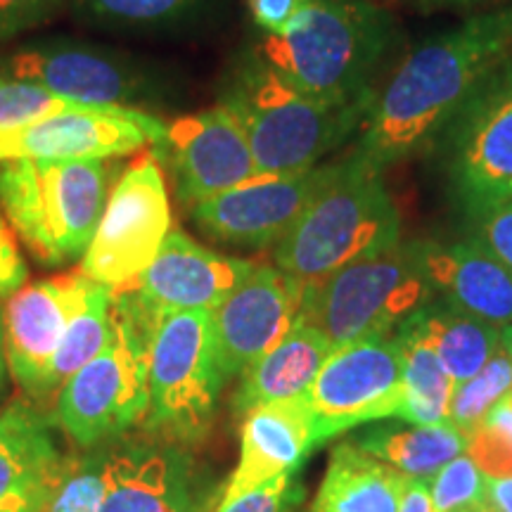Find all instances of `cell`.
<instances>
[{
	"mask_svg": "<svg viewBox=\"0 0 512 512\" xmlns=\"http://www.w3.org/2000/svg\"><path fill=\"white\" fill-rule=\"evenodd\" d=\"M512 57V3L463 19L413 48L373 95L354 152L377 169L430 150L465 102Z\"/></svg>",
	"mask_w": 512,
	"mask_h": 512,
	"instance_id": "obj_1",
	"label": "cell"
},
{
	"mask_svg": "<svg viewBox=\"0 0 512 512\" xmlns=\"http://www.w3.org/2000/svg\"><path fill=\"white\" fill-rule=\"evenodd\" d=\"M401 242V214L382 171L351 152L330 164L304 214L273 249L275 266L306 290Z\"/></svg>",
	"mask_w": 512,
	"mask_h": 512,
	"instance_id": "obj_2",
	"label": "cell"
},
{
	"mask_svg": "<svg viewBox=\"0 0 512 512\" xmlns=\"http://www.w3.org/2000/svg\"><path fill=\"white\" fill-rule=\"evenodd\" d=\"M396 38L392 15L370 0H311L254 55L313 98L349 105L373 98V79Z\"/></svg>",
	"mask_w": 512,
	"mask_h": 512,
	"instance_id": "obj_3",
	"label": "cell"
},
{
	"mask_svg": "<svg viewBox=\"0 0 512 512\" xmlns=\"http://www.w3.org/2000/svg\"><path fill=\"white\" fill-rule=\"evenodd\" d=\"M221 102L245 128L256 171L285 176L318 166L358 131L373 98L349 105L318 100L252 53L228 76Z\"/></svg>",
	"mask_w": 512,
	"mask_h": 512,
	"instance_id": "obj_4",
	"label": "cell"
},
{
	"mask_svg": "<svg viewBox=\"0 0 512 512\" xmlns=\"http://www.w3.org/2000/svg\"><path fill=\"white\" fill-rule=\"evenodd\" d=\"M114 176L107 159H5L0 207L43 266H64L86 254Z\"/></svg>",
	"mask_w": 512,
	"mask_h": 512,
	"instance_id": "obj_5",
	"label": "cell"
},
{
	"mask_svg": "<svg viewBox=\"0 0 512 512\" xmlns=\"http://www.w3.org/2000/svg\"><path fill=\"white\" fill-rule=\"evenodd\" d=\"M157 316L140 299L136 283L112 290L110 339L57 399V422L76 444L93 446L119 437L147 413V366Z\"/></svg>",
	"mask_w": 512,
	"mask_h": 512,
	"instance_id": "obj_6",
	"label": "cell"
},
{
	"mask_svg": "<svg viewBox=\"0 0 512 512\" xmlns=\"http://www.w3.org/2000/svg\"><path fill=\"white\" fill-rule=\"evenodd\" d=\"M223 382L211 311H176L157 320L147 366V430L174 444L200 441Z\"/></svg>",
	"mask_w": 512,
	"mask_h": 512,
	"instance_id": "obj_7",
	"label": "cell"
},
{
	"mask_svg": "<svg viewBox=\"0 0 512 512\" xmlns=\"http://www.w3.org/2000/svg\"><path fill=\"white\" fill-rule=\"evenodd\" d=\"M434 299L430 280L415 261L411 242L358 259L306 290L302 318L316 325L332 347L389 337Z\"/></svg>",
	"mask_w": 512,
	"mask_h": 512,
	"instance_id": "obj_8",
	"label": "cell"
},
{
	"mask_svg": "<svg viewBox=\"0 0 512 512\" xmlns=\"http://www.w3.org/2000/svg\"><path fill=\"white\" fill-rule=\"evenodd\" d=\"M441 150L453 197L470 219L512 202V57L448 124Z\"/></svg>",
	"mask_w": 512,
	"mask_h": 512,
	"instance_id": "obj_9",
	"label": "cell"
},
{
	"mask_svg": "<svg viewBox=\"0 0 512 512\" xmlns=\"http://www.w3.org/2000/svg\"><path fill=\"white\" fill-rule=\"evenodd\" d=\"M169 228L171 207L162 164L152 150L143 152L110 190L79 271L110 290L138 283L171 233Z\"/></svg>",
	"mask_w": 512,
	"mask_h": 512,
	"instance_id": "obj_10",
	"label": "cell"
},
{
	"mask_svg": "<svg viewBox=\"0 0 512 512\" xmlns=\"http://www.w3.org/2000/svg\"><path fill=\"white\" fill-rule=\"evenodd\" d=\"M318 446L375 420L399 418L403 406V349L396 335L361 339L332 349L304 394Z\"/></svg>",
	"mask_w": 512,
	"mask_h": 512,
	"instance_id": "obj_11",
	"label": "cell"
},
{
	"mask_svg": "<svg viewBox=\"0 0 512 512\" xmlns=\"http://www.w3.org/2000/svg\"><path fill=\"white\" fill-rule=\"evenodd\" d=\"M152 152L171 169L178 200L188 207L259 174L245 128L223 102L166 124Z\"/></svg>",
	"mask_w": 512,
	"mask_h": 512,
	"instance_id": "obj_12",
	"label": "cell"
},
{
	"mask_svg": "<svg viewBox=\"0 0 512 512\" xmlns=\"http://www.w3.org/2000/svg\"><path fill=\"white\" fill-rule=\"evenodd\" d=\"M166 124L138 107L93 105L17 131H0L5 159H114L162 145Z\"/></svg>",
	"mask_w": 512,
	"mask_h": 512,
	"instance_id": "obj_13",
	"label": "cell"
},
{
	"mask_svg": "<svg viewBox=\"0 0 512 512\" xmlns=\"http://www.w3.org/2000/svg\"><path fill=\"white\" fill-rule=\"evenodd\" d=\"M330 164L285 176L256 174L249 181L190 207L192 221L223 245L264 249L278 245L320 190Z\"/></svg>",
	"mask_w": 512,
	"mask_h": 512,
	"instance_id": "obj_14",
	"label": "cell"
},
{
	"mask_svg": "<svg viewBox=\"0 0 512 512\" xmlns=\"http://www.w3.org/2000/svg\"><path fill=\"white\" fill-rule=\"evenodd\" d=\"M304 297L306 287L278 266H254L219 309L211 311L223 377L245 373L278 347L302 320Z\"/></svg>",
	"mask_w": 512,
	"mask_h": 512,
	"instance_id": "obj_15",
	"label": "cell"
},
{
	"mask_svg": "<svg viewBox=\"0 0 512 512\" xmlns=\"http://www.w3.org/2000/svg\"><path fill=\"white\" fill-rule=\"evenodd\" d=\"M15 81H29L86 105L133 107L152 95V76L110 50L79 43H31L8 60Z\"/></svg>",
	"mask_w": 512,
	"mask_h": 512,
	"instance_id": "obj_16",
	"label": "cell"
},
{
	"mask_svg": "<svg viewBox=\"0 0 512 512\" xmlns=\"http://www.w3.org/2000/svg\"><path fill=\"white\" fill-rule=\"evenodd\" d=\"M95 280L81 271L36 280L12 294L3 311L5 358L31 396H41L48 366Z\"/></svg>",
	"mask_w": 512,
	"mask_h": 512,
	"instance_id": "obj_17",
	"label": "cell"
},
{
	"mask_svg": "<svg viewBox=\"0 0 512 512\" xmlns=\"http://www.w3.org/2000/svg\"><path fill=\"white\" fill-rule=\"evenodd\" d=\"M202 477L181 444L128 441L105 458L100 512H204Z\"/></svg>",
	"mask_w": 512,
	"mask_h": 512,
	"instance_id": "obj_18",
	"label": "cell"
},
{
	"mask_svg": "<svg viewBox=\"0 0 512 512\" xmlns=\"http://www.w3.org/2000/svg\"><path fill=\"white\" fill-rule=\"evenodd\" d=\"M254 266V261L219 254L171 230L136 290L157 318L176 311H216Z\"/></svg>",
	"mask_w": 512,
	"mask_h": 512,
	"instance_id": "obj_19",
	"label": "cell"
},
{
	"mask_svg": "<svg viewBox=\"0 0 512 512\" xmlns=\"http://www.w3.org/2000/svg\"><path fill=\"white\" fill-rule=\"evenodd\" d=\"M313 448H318L316 425L304 396L252 408L242 420L240 460L221 505L273 479L294 475Z\"/></svg>",
	"mask_w": 512,
	"mask_h": 512,
	"instance_id": "obj_20",
	"label": "cell"
},
{
	"mask_svg": "<svg viewBox=\"0 0 512 512\" xmlns=\"http://www.w3.org/2000/svg\"><path fill=\"white\" fill-rule=\"evenodd\" d=\"M413 256L432 292L486 323L512 325V271L477 240L411 242Z\"/></svg>",
	"mask_w": 512,
	"mask_h": 512,
	"instance_id": "obj_21",
	"label": "cell"
},
{
	"mask_svg": "<svg viewBox=\"0 0 512 512\" xmlns=\"http://www.w3.org/2000/svg\"><path fill=\"white\" fill-rule=\"evenodd\" d=\"M64 460L48 422L15 401L0 413V512H46Z\"/></svg>",
	"mask_w": 512,
	"mask_h": 512,
	"instance_id": "obj_22",
	"label": "cell"
},
{
	"mask_svg": "<svg viewBox=\"0 0 512 512\" xmlns=\"http://www.w3.org/2000/svg\"><path fill=\"white\" fill-rule=\"evenodd\" d=\"M332 349L330 339L302 318L278 347L242 373L233 399L235 411L245 415L264 403L304 396Z\"/></svg>",
	"mask_w": 512,
	"mask_h": 512,
	"instance_id": "obj_23",
	"label": "cell"
},
{
	"mask_svg": "<svg viewBox=\"0 0 512 512\" xmlns=\"http://www.w3.org/2000/svg\"><path fill=\"white\" fill-rule=\"evenodd\" d=\"M396 332L425 344L456 384L475 377L501 349V328L446 304L444 299H430L403 320Z\"/></svg>",
	"mask_w": 512,
	"mask_h": 512,
	"instance_id": "obj_24",
	"label": "cell"
},
{
	"mask_svg": "<svg viewBox=\"0 0 512 512\" xmlns=\"http://www.w3.org/2000/svg\"><path fill=\"white\" fill-rule=\"evenodd\" d=\"M406 479L356 441H344L332 448L311 512H399Z\"/></svg>",
	"mask_w": 512,
	"mask_h": 512,
	"instance_id": "obj_25",
	"label": "cell"
},
{
	"mask_svg": "<svg viewBox=\"0 0 512 512\" xmlns=\"http://www.w3.org/2000/svg\"><path fill=\"white\" fill-rule=\"evenodd\" d=\"M356 444L413 479H432L441 467L467 451L465 432L453 422L375 427L358 437Z\"/></svg>",
	"mask_w": 512,
	"mask_h": 512,
	"instance_id": "obj_26",
	"label": "cell"
},
{
	"mask_svg": "<svg viewBox=\"0 0 512 512\" xmlns=\"http://www.w3.org/2000/svg\"><path fill=\"white\" fill-rule=\"evenodd\" d=\"M110 316H112V290L110 287L95 283L88 292L86 302L69 323L64 332L60 347H57L53 361H50L46 380H43L41 396H50L60 392L69 377L79 373L91 358L102 351L110 339Z\"/></svg>",
	"mask_w": 512,
	"mask_h": 512,
	"instance_id": "obj_27",
	"label": "cell"
},
{
	"mask_svg": "<svg viewBox=\"0 0 512 512\" xmlns=\"http://www.w3.org/2000/svg\"><path fill=\"white\" fill-rule=\"evenodd\" d=\"M394 335L399 337L403 349V406L399 420L408 425L448 422V406L456 380L425 344L399 332Z\"/></svg>",
	"mask_w": 512,
	"mask_h": 512,
	"instance_id": "obj_28",
	"label": "cell"
},
{
	"mask_svg": "<svg viewBox=\"0 0 512 512\" xmlns=\"http://www.w3.org/2000/svg\"><path fill=\"white\" fill-rule=\"evenodd\" d=\"M512 387V358L501 347L475 377L456 384L448 406V422L460 432H472L505 399Z\"/></svg>",
	"mask_w": 512,
	"mask_h": 512,
	"instance_id": "obj_29",
	"label": "cell"
},
{
	"mask_svg": "<svg viewBox=\"0 0 512 512\" xmlns=\"http://www.w3.org/2000/svg\"><path fill=\"white\" fill-rule=\"evenodd\" d=\"M86 102L69 100L29 81L5 79L0 83V131H17L64 112L86 110Z\"/></svg>",
	"mask_w": 512,
	"mask_h": 512,
	"instance_id": "obj_30",
	"label": "cell"
},
{
	"mask_svg": "<svg viewBox=\"0 0 512 512\" xmlns=\"http://www.w3.org/2000/svg\"><path fill=\"white\" fill-rule=\"evenodd\" d=\"M93 22L110 27H157L181 19L197 0H76Z\"/></svg>",
	"mask_w": 512,
	"mask_h": 512,
	"instance_id": "obj_31",
	"label": "cell"
},
{
	"mask_svg": "<svg viewBox=\"0 0 512 512\" xmlns=\"http://www.w3.org/2000/svg\"><path fill=\"white\" fill-rule=\"evenodd\" d=\"M105 458L107 453L64 460L60 482L46 512H100L105 494Z\"/></svg>",
	"mask_w": 512,
	"mask_h": 512,
	"instance_id": "obj_32",
	"label": "cell"
},
{
	"mask_svg": "<svg viewBox=\"0 0 512 512\" xmlns=\"http://www.w3.org/2000/svg\"><path fill=\"white\" fill-rule=\"evenodd\" d=\"M467 456L486 477H512V411L505 401L467 432Z\"/></svg>",
	"mask_w": 512,
	"mask_h": 512,
	"instance_id": "obj_33",
	"label": "cell"
},
{
	"mask_svg": "<svg viewBox=\"0 0 512 512\" xmlns=\"http://www.w3.org/2000/svg\"><path fill=\"white\" fill-rule=\"evenodd\" d=\"M486 475L470 456H458L441 467L430 482L434 512H458L484 501Z\"/></svg>",
	"mask_w": 512,
	"mask_h": 512,
	"instance_id": "obj_34",
	"label": "cell"
},
{
	"mask_svg": "<svg viewBox=\"0 0 512 512\" xmlns=\"http://www.w3.org/2000/svg\"><path fill=\"white\" fill-rule=\"evenodd\" d=\"M475 240L512 271V202L494 207L472 219Z\"/></svg>",
	"mask_w": 512,
	"mask_h": 512,
	"instance_id": "obj_35",
	"label": "cell"
},
{
	"mask_svg": "<svg viewBox=\"0 0 512 512\" xmlns=\"http://www.w3.org/2000/svg\"><path fill=\"white\" fill-rule=\"evenodd\" d=\"M294 475L278 477L273 482L256 486L235 501L219 505L216 512H290L297 501V486L292 482Z\"/></svg>",
	"mask_w": 512,
	"mask_h": 512,
	"instance_id": "obj_36",
	"label": "cell"
},
{
	"mask_svg": "<svg viewBox=\"0 0 512 512\" xmlns=\"http://www.w3.org/2000/svg\"><path fill=\"white\" fill-rule=\"evenodd\" d=\"M60 5L62 0H0V41L38 27Z\"/></svg>",
	"mask_w": 512,
	"mask_h": 512,
	"instance_id": "obj_37",
	"label": "cell"
},
{
	"mask_svg": "<svg viewBox=\"0 0 512 512\" xmlns=\"http://www.w3.org/2000/svg\"><path fill=\"white\" fill-rule=\"evenodd\" d=\"M27 275L15 228L0 214V299H10L19 287L27 285Z\"/></svg>",
	"mask_w": 512,
	"mask_h": 512,
	"instance_id": "obj_38",
	"label": "cell"
},
{
	"mask_svg": "<svg viewBox=\"0 0 512 512\" xmlns=\"http://www.w3.org/2000/svg\"><path fill=\"white\" fill-rule=\"evenodd\" d=\"M311 0H247L249 15L266 36H278L294 24Z\"/></svg>",
	"mask_w": 512,
	"mask_h": 512,
	"instance_id": "obj_39",
	"label": "cell"
},
{
	"mask_svg": "<svg viewBox=\"0 0 512 512\" xmlns=\"http://www.w3.org/2000/svg\"><path fill=\"white\" fill-rule=\"evenodd\" d=\"M399 512H434L430 479H406V489H403Z\"/></svg>",
	"mask_w": 512,
	"mask_h": 512,
	"instance_id": "obj_40",
	"label": "cell"
},
{
	"mask_svg": "<svg viewBox=\"0 0 512 512\" xmlns=\"http://www.w3.org/2000/svg\"><path fill=\"white\" fill-rule=\"evenodd\" d=\"M484 501L494 512H512V477H486Z\"/></svg>",
	"mask_w": 512,
	"mask_h": 512,
	"instance_id": "obj_41",
	"label": "cell"
},
{
	"mask_svg": "<svg viewBox=\"0 0 512 512\" xmlns=\"http://www.w3.org/2000/svg\"><path fill=\"white\" fill-rule=\"evenodd\" d=\"M420 10H470L494 3V0H411Z\"/></svg>",
	"mask_w": 512,
	"mask_h": 512,
	"instance_id": "obj_42",
	"label": "cell"
},
{
	"mask_svg": "<svg viewBox=\"0 0 512 512\" xmlns=\"http://www.w3.org/2000/svg\"><path fill=\"white\" fill-rule=\"evenodd\" d=\"M5 370V325H3V304H0V387H3Z\"/></svg>",
	"mask_w": 512,
	"mask_h": 512,
	"instance_id": "obj_43",
	"label": "cell"
},
{
	"mask_svg": "<svg viewBox=\"0 0 512 512\" xmlns=\"http://www.w3.org/2000/svg\"><path fill=\"white\" fill-rule=\"evenodd\" d=\"M501 347L505 349V354L512 358V325L501 328Z\"/></svg>",
	"mask_w": 512,
	"mask_h": 512,
	"instance_id": "obj_44",
	"label": "cell"
},
{
	"mask_svg": "<svg viewBox=\"0 0 512 512\" xmlns=\"http://www.w3.org/2000/svg\"><path fill=\"white\" fill-rule=\"evenodd\" d=\"M458 512H494V508H491V505L486 503V501H479V503H472V505H467V508L458 510Z\"/></svg>",
	"mask_w": 512,
	"mask_h": 512,
	"instance_id": "obj_45",
	"label": "cell"
},
{
	"mask_svg": "<svg viewBox=\"0 0 512 512\" xmlns=\"http://www.w3.org/2000/svg\"><path fill=\"white\" fill-rule=\"evenodd\" d=\"M505 406H508L510 408V411H512V387H510V392L508 394H505Z\"/></svg>",
	"mask_w": 512,
	"mask_h": 512,
	"instance_id": "obj_46",
	"label": "cell"
},
{
	"mask_svg": "<svg viewBox=\"0 0 512 512\" xmlns=\"http://www.w3.org/2000/svg\"><path fill=\"white\" fill-rule=\"evenodd\" d=\"M5 81V74L3 72H0V83H3Z\"/></svg>",
	"mask_w": 512,
	"mask_h": 512,
	"instance_id": "obj_47",
	"label": "cell"
}]
</instances>
